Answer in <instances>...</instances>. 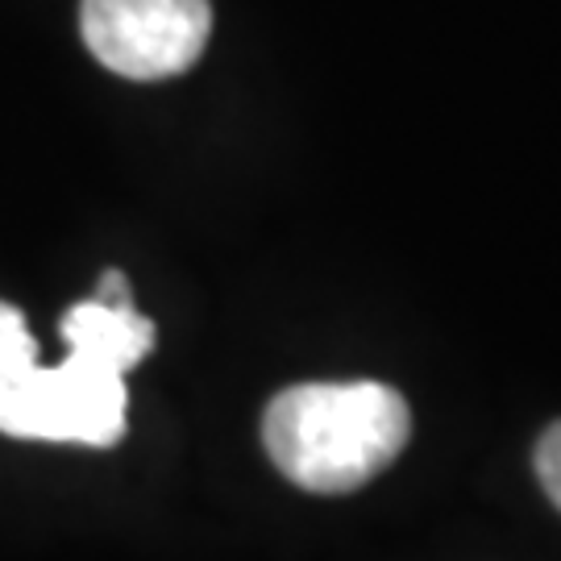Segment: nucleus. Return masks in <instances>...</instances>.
Here are the masks:
<instances>
[{
  "instance_id": "1",
  "label": "nucleus",
  "mask_w": 561,
  "mask_h": 561,
  "mask_svg": "<svg viewBox=\"0 0 561 561\" xmlns=\"http://www.w3.org/2000/svg\"><path fill=\"white\" fill-rule=\"evenodd\" d=\"M408 400L375 379L296 382L262 416L271 461L312 495H345L379 479L408 449Z\"/></svg>"
},
{
  "instance_id": "2",
  "label": "nucleus",
  "mask_w": 561,
  "mask_h": 561,
  "mask_svg": "<svg viewBox=\"0 0 561 561\" xmlns=\"http://www.w3.org/2000/svg\"><path fill=\"white\" fill-rule=\"evenodd\" d=\"M125 375L67 354L59 366H25L0 379V433L18 442L108 449L125 437Z\"/></svg>"
},
{
  "instance_id": "3",
  "label": "nucleus",
  "mask_w": 561,
  "mask_h": 561,
  "mask_svg": "<svg viewBox=\"0 0 561 561\" xmlns=\"http://www.w3.org/2000/svg\"><path fill=\"white\" fill-rule=\"evenodd\" d=\"M80 34L121 80H171L196 67L213 34L208 0H83Z\"/></svg>"
},
{
  "instance_id": "4",
  "label": "nucleus",
  "mask_w": 561,
  "mask_h": 561,
  "mask_svg": "<svg viewBox=\"0 0 561 561\" xmlns=\"http://www.w3.org/2000/svg\"><path fill=\"white\" fill-rule=\"evenodd\" d=\"M62 341L71 354L96 362L113 375H129L154 350V324L134 304L113 308L101 300H83L62 317Z\"/></svg>"
},
{
  "instance_id": "5",
  "label": "nucleus",
  "mask_w": 561,
  "mask_h": 561,
  "mask_svg": "<svg viewBox=\"0 0 561 561\" xmlns=\"http://www.w3.org/2000/svg\"><path fill=\"white\" fill-rule=\"evenodd\" d=\"M34 362H38V341L30 337L21 308L0 300V379L18 375Z\"/></svg>"
},
{
  "instance_id": "6",
  "label": "nucleus",
  "mask_w": 561,
  "mask_h": 561,
  "mask_svg": "<svg viewBox=\"0 0 561 561\" xmlns=\"http://www.w3.org/2000/svg\"><path fill=\"white\" fill-rule=\"evenodd\" d=\"M533 461H537V479H541L545 495H549L553 507L561 512V421L545 433L541 442H537Z\"/></svg>"
},
{
  "instance_id": "7",
  "label": "nucleus",
  "mask_w": 561,
  "mask_h": 561,
  "mask_svg": "<svg viewBox=\"0 0 561 561\" xmlns=\"http://www.w3.org/2000/svg\"><path fill=\"white\" fill-rule=\"evenodd\" d=\"M92 300L113 304V308H129V304H134V296H129V283H125V275H121V271H104L101 287H96V296H92Z\"/></svg>"
}]
</instances>
